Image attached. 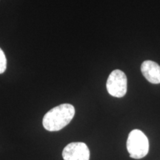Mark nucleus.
Listing matches in <instances>:
<instances>
[{
  "mask_svg": "<svg viewBox=\"0 0 160 160\" xmlns=\"http://www.w3.org/2000/svg\"><path fill=\"white\" fill-rule=\"evenodd\" d=\"M75 108L71 104H62L52 108L44 116L42 125L48 131H60L71 122Z\"/></svg>",
  "mask_w": 160,
  "mask_h": 160,
  "instance_id": "obj_1",
  "label": "nucleus"
},
{
  "mask_svg": "<svg viewBox=\"0 0 160 160\" xmlns=\"http://www.w3.org/2000/svg\"><path fill=\"white\" fill-rule=\"evenodd\" d=\"M127 150L133 159H139L145 157L149 151L148 139L140 130H133L128 137Z\"/></svg>",
  "mask_w": 160,
  "mask_h": 160,
  "instance_id": "obj_2",
  "label": "nucleus"
},
{
  "mask_svg": "<svg viewBox=\"0 0 160 160\" xmlns=\"http://www.w3.org/2000/svg\"><path fill=\"white\" fill-rule=\"evenodd\" d=\"M106 88L112 97H123L127 93L128 89V79L125 73L120 70L112 71L108 78Z\"/></svg>",
  "mask_w": 160,
  "mask_h": 160,
  "instance_id": "obj_3",
  "label": "nucleus"
},
{
  "mask_svg": "<svg viewBox=\"0 0 160 160\" xmlns=\"http://www.w3.org/2000/svg\"><path fill=\"white\" fill-rule=\"evenodd\" d=\"M64 160H89L90 151L84 142H71L62 151Z\"/></svg>",
  "mask_w": 160,
  "mask_h": 160,
  "instance_id": "obj_4",
  "label": "nucleus"
},
{
  "mask_svg": "<svg viewBox=\"0 0 160 160\" xmlns=\"http://www.w3.org/2000/svg\"><path fill=\"white\" fill-rule=\"evenodd\" d=\"M141 71L149 82L160 83V65L155 62L146 60L141 65Z\"/></svg>",
  "mask_w": 160,
  "mask_h": 160,
  "instance_id": "obj_5",
  "label": "nucleus"
},
{
  "mask_svg": "<svg viewBox=\"0 0 160 160\" xmlns=\"http://www.w3.org/2000/svg\"><path fill=\"white\" fill-rule=\"evenodd\" d=\"M7 68V59L4 51L0 48V74L5 71Z\"/></svg>",
  "mask_w": 160,
  "mask_h": 160,
  "instance_id": "obj_6",
  "label": "nucleus"
}]
</instances>
